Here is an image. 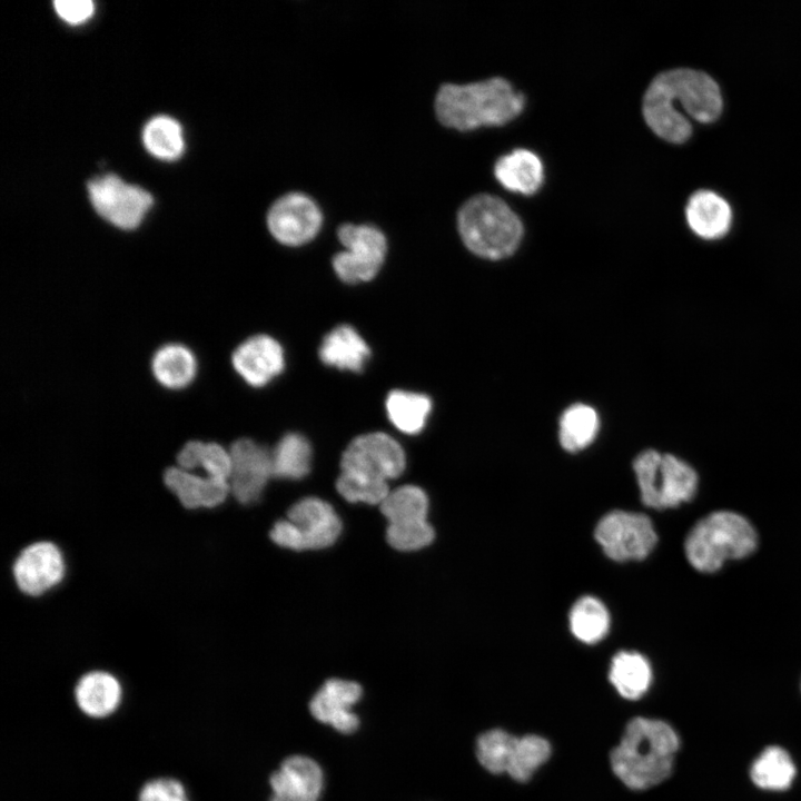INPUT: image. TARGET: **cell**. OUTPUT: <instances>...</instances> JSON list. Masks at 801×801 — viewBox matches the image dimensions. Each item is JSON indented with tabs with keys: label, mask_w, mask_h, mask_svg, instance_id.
Segmentation results:
<instances>
[{
	"label": "cell",
	"mask_w": 801,
	"mask_h": 801,
	"mask_svg": "<svg viewBox=\"0 0 801 801\" xmlns=\"http://www.w3.org/2000/svg\"><path fill=\"white\" fill-rule=\"evenodd\" d=\"M722 105L720 88L709 75L680 68L652 80L643 97L642 111L655 135L681 144L691 136L692 126L680 108L699 122H712L721 115Z\"/></svg>",
	"instance_id": "6da1fadb"
},
{
	"label": "cell",
	"mask_w": 801,
	"mask_h": 801,
	"mask_svg": "<svg viewBox=\"0 0 801 801\" xmlns=\"http://www.w3.org/2000/svg\"><path fill=\"white\" fill-rule=\"evenodd\" d=\"M679 748V735L669 723L633 718L611 751V768L629 789L646 790L670 777Z\"/></svg>",
	"instance_id": "7a4b0ae2"
},
{
	"label": "cell",
	"mask_w": 801,
	"mask_h": 801,
	"mask_svg": "<svg viewBox=\"0 0 801 801\" xmlns=\"http://www.w3.org/2000/svg\"><path fill=\"white\" fill-rule=\"evenodd\" d=\"M525 98L500 77L457 85L443 83L435 98L438 120L446 127L471 130L482 126H502L523 110Z\"/></svg>",
	"instance_id": "3957f363"
},
{
	"label": "cell",
	"mask_w": 801,
	"mask_h": 801,
	"mask_svg": "<svg viewBox=\"0 0 801 801\" xmlns=\"http://www.w3.org/2000/svg\"><path fill=\"white\" fill-rule=\"evenodd\" d=\"M457 227L465 246L488 259L512 255L523 236L518 216L502 199L486 194L463 204L457 214Z\"/></svg>",
	"instance_id": "277c9868"
},
{
	"label": "cell",
	"mask_w": 801,
	"mask_h": 801,
	"mask_svg": "<svg viewBox=\"0 0 801 801\" xmlns=\"http://www.w3.org/2000/svg\"><path fill=\"white\" fill-rule=\"evenodd\" d=\"M756 543V533L745 517L730 511H718L694 524L685 538L684 551L695 570L712 573L728 560L750 555Z\"/></svg>",
	"instance_id": "5b68a950"
},
{
	"label": "cell",
	"mask_w": 801,
	"mask_h": 801,
	"mask_svg": "<svg viewBox=\"0 0 801 801\" xmlns=\"http://www.w3.org/2000/svg\"><path fill=\"white\" fill-rule=\"evenodd\" d=\"M633 469L641 500L651 508L676 507L692 500L698 490L695 469L673 454L646 449L635 457Z\"/></svg>",
	"instance_id": "8992f818"
},
{
	"label": "cell",
	"mask_w": 801,
	"mask_h": 801,
	"mask_svg": "<svg viewBox=\"0 0 801 801\" xmlns=\"http://www.w3.org/2000/svg\"><path fill=\"white\" fill-rule=\"evenodd\" d=\"M337 236L345 250L333 257V268L346 284L373 279L379 271L387 251L383 231L370 224H342Z\"/></svg>",
	"instance_id": "52a82bcc"
},
{
	"label": "cell",
	"mask_w": 801,
	"mask_h": 801,
	"mask_svg": "<svg viewBox=\"0 0 801 801\" xmlns=\"http://www.w3.org/2000/svg\"><path fill=\"white\" fill-rule=\"evenodd\" d=\"M595 540L613 561H640L654 548L657 535L652 521L642 513L612 511L597 523Z\"/></svg>",
	"instance_id": "ba28073f"
},
{
	"label": "cell",
	"mask_w": 801,
	"mask_h": 801,
	"mask_svg": "<svg viewBox=\"0 0 801 801\" xmlns=\"http://www.w3.org/2000/svg\"><path fill=\"white\" fill-rule=\"evenodd\" d=\"M88 191L95 210L120 229L138 227L152 205L148 191L112 174L90 180Z\"/></svg>",
	"instance_id": "9c48e42d"
},
{
	"label": "cell",
	"mask_w": 801,
	"mask_h": 801,
	"mask_svg": "<svg viewBox=\"0 0 801 801\" xmlns=\"http://www.w3.org/2000/svg\"><path fill=\"white\" fill-rule=\"evenodd\" d=\"M17 589L39 597L60 585L67 574L65 554L52 541L39 540L22 547L11 566Z\"/></svg>",
	"instance_id": "30bf717a"
},
{
	"label": "cell",
	"mask_w": 801,
	"mask_h": 801,
	"mask_svg": "<svg viewBox=\"0 0 801 801\" xmlns=\"http://www.w3.org/2000/svg\"><path fill=\"white\" fill-rule=\"evenodd\" d=\"M405 466L406 456L400 444L382 432L354 438L340 459L342 471L357 472L384 481L402 475Z\"/></svg>",
	"instance_id": "8fae6325"
},
{
	"label": "cell",
	"mask_w": 801,
	"mask_h": 801,
	"mask_svg": "<svg viewBox=\"0 0 801 801\" xmlns=\"http://www.w3.org/2000/svg\"><path fill=\"white\" fill-rule=\"evenodd\" d=\"M323 221L318 205L306 194L290 191L278 197L267 214L273 237L287 246H300L312 240Z\"/></svg>",
	"instance_id": "7c38bea8"
},
{
	"label": "cell",
	"mask_w": 801,
	"mask_h": 801,
	"mask_svg": "<svg viewBox=\"0 0 801 801\" xmlns=\"http://www.w3.org/2000/svg\"><path fill=\"white\" fill-rule=\"evenodd\" d=\"M231 495L244 505L257 502L273 476L270 452L250 438H239L229 447Z\"/></svg>",
	"instance_id": "4fadbf2b"
},
{
	"label": "cell",
	"mask_w": 801,
	"mask_h": 801,
	"mask_svg": "<svg viewBox=\"0 0 801 801\" xmlns=\"http://www.w3.org/2000/svg\"><path fill=\"white\" fill-rule=\"evenodd\" d=\"M294 532V550H319L333 545L342 532V522L333 506L317 497L296 502L287 513Z\"/></svg>",
	"instance_id": "5bb4252c"
},
{
	"label": "cell",
	"mask_w": 801,
	"mask_h": 801,
	"mask_svg": "<svg viewBox=\"0 0 801 801\" xmlns=\"http://www.w3.org/2000/svg\"><path fill=\"white\" fill-rule=\"evenodd\" d=\"M162 483L187 511L216 508L231 494L229 481L185 471L177 465L164 471Z\"/></svg>",
	"instance_id": "9a60e30c"
},
{
	"label": "cell",
	"mask_w": 801,
	"mask_h": 801,
	"mask_svg": "<svg viewBox=\"0 0 801 801\" xmlns=\"http://www.w3.org/2000/svg\"><path fill=\"white\" fill-rule=\"evenodd\" d=\"M237 374L250 386L261 387L278 376L285 367L281 345L260 334L244 340L231 355Z\"/></svg>",
	"instance_id": "2e32d148"
},
{
	"label": "cell",
	"mask_w": 801,
	"mask_h": 801,
	"mask_svg": "<svg viewBox=\"0 0 801 801\" xmlns=\"http://www.w3.org/2000/svg\"><path fill=\"white\" fill-rule=\"evenodd\" d=\"M358 683L340 679L327 680L315 693L309 703L312 715L319 722L348 734L359 725L358 716L352 706L362 696Z\"/></svg>",
	"instance_id": "e0dca14e"
},
{
	"label": "cell",
	"mask_w": 801,
	"mask_h": 801,
	"mask_svg": "<svg viewBox=\"0 0 801 801\" xmlns=\"http://www.w3.org/2000/svg\"><path fill=\"white\" fill-rule=\"evenodd\" d=\"M270 801H317L323 789V772L310 758L291 755L269 778Z\"/></svg>",
	"instance_id": "ac0fdd59"
},
{
	"label": "cell",
	"mask_w": 801,
	"mask_h": 801,
	"mask_svg": "<svg viewBox=\"0 0 801 801\" xmlns=\"http://www.w3.org/2000/svg\"><path fill=\"white\" fill-rule=\"evenodd\" d=\"M75 700L82 713L102 719L113 713L122 699L120 681L105 670L82 674L75 686Z\"/></svg>",
	"instance_id": "d6986e66"
},
{
	"label": "cell",
	"mask_w": 801,
	"mask_h": 801,
	"mask_svg": "<svg viewBox=\"0 0 801 801\" xmlns=\"http://www.w3.org/2000/svg\"><path fill=\"white\" fill-rule=\"evenodd\" d=\"M685 218L690 229L704 240H718L724 237L732 224L730 205L711 190L694 192L685 207Z\"/></svg>",
	"instance_id": "ffe728a7"
},
{
	"label": "cell",
	"mask_w": 801,
	"mask_h": 801,
	"mask_svg": "<svg viewBox=\"0 0 801 801\" xmlns=\"http://www.w3.org/2000/svg\"><path fill=\"white\" fill-rule=\"evenodd\" d=\"M318 355L327 366L359 373L370 357V349L354 327L339 325L323 338Z\"/></svg>",
	"instance_id": "44dd1931"
},
{
	"label": "cell",
	"mask_w": 801,
	"mask_h": 801,
	"mask_svg": "<svg viewBox=\"0 0 801 801\" xmlns=\"http://www.w3.org/2000/svg\"><path fill=\"white\" fill-rule=\"evenodd\" d=\"M494 174L504 188L523 195L535 194L544 179L541 159L526 149H516L498 158Z\"/></svg>",
	"instance_id": "7402d4cb"
},
{
	"label": "cell",
	"mask_w": 801,
	"mask_h": 801,
	"mask_svg": "<svg viewBox=\"0 0 801 801\" xmlns=\"http://www.w3.org/2000/svg\"><path fill=\"white\" fill-rule=\"evenodd\" d=\"M197 359L186 345L170 343L159 347L151 358V373L165 388L187 387L196 377Z\"/></svg>",
	"instance_id": "603a6c76"
},
{
	"label": "cell",
	"mask_w": 801,
	"mask_h": 801,
	"mask_svg": "<svg viewBox=\"0 0 801 801\" xmlns=\"http://www.w3.org/2000/svg\"><path fill=\"white\" fill-rule=\"evenodd\" d=\"M177 466L189 472L201 469L204 475L229 481L231 456L229 449L216 442L188 441L176 455Z\"/></svg>",
	"instance_id": "cb8c5ba5"
},
{
	"label": "cell",
	"mask_w": 801,
	"mask_h": 801,
	"mask_svg": "<svg viewBox=\"0 0 801 801\" xmlns=\"http://www.w3.org/2000/svg\"><path fill=\"white\" fill-rule=\"evenodd\" d=\"M609 679L621 696L637 700L651 685V664L637 652L621 651L612 659Z\"/></svg>",
	"instance_id": "d4e9b609"
},
{
	"label": "cell",
	"mask_w": 801,
	"mask_h": 801,
	"mask_svg": "<svg viewBox=\"0 0 801 801\" xmlns=\"http://www.w3.org/2000/svg\"><path fill=\"white\" fill-rule=\"evenodd\" d=\"M797 774L790 754L781 746L765 748L750 768L752 782L763 790L783 791L791 787Z\"/></svg>",
	"instance_id": "484cf974"
},
{
	"label": "cell",
	"mask_w": 801,
	"mask_h": 801,
	"mask_svg": "<svg viewBox=\"0 0 801 801\" xmlns=\"http://www.w3.org/2000/svg\"><path fill=\"white\" fill-rule=\"evenodd\" d=\"M385 406L390 423L398 431L416 435L426 425L432 400L425 394L395 389L388 394Z\"/></svg>",
	"instance_id": "4316f807"
},
{
	"label": "cell",
	"mask_w": 801,
	"mask_h": 801,
	"mask_svg": "<svg viewBox=\"0 0 801 801\" xmlns=\"http://www.w3.org/2000/svg\"><path fill=\"white\" fill-rule=\"evenodd\" d=\"M270 456L275 477L299 479L310 471L312 446L301 434H285L270 452Z\"/></svg>",
	"instance_id": "83f0119b"
},
{
	"label": "cell",
	"mask_w": 801,
	"mask_h": 801,
	"mask_svg": "<svg viewBox=\"0 0 801 801\" xmlns=\"http://www.w3.org/2000/svg\"><path fill=\"white\" fill-rule=\"evenodd\" d=\"M570 629L580 641L593 644L602 639L610 629V613L596 597L585 595L578 599L570 611Z\"/></svg>",
	"instance_id": "f1b7e54d"
},
{
	"label": "cell",
	"mask_w": 801,
	"mask_h": 801,
	"mask_svg": "<svg viewBox=\"0 0 801 801\" xmlns=\"http://www.w3.org/2000/svg\"><path fill=\"white\" fill-rule=\"evenodd\" d=\"M599 431L596 412L584 404L568 407L560 419V442L564 449L577 452L589 446Z\"/></svg>",
	"instance_id": "f546056e"
},
{
	"label": "cell",
	"mask_w": 801,
	"mask_h": 801,
	"mask_svg": "<svg viewBox=\"0 0 801 801\" xmlns=\"http://www.w3.org/2000/svg\"><path fill=\"white\" fill-rule=\"evenodd\" d=\"M142 142L149 154L162 160H175L185 149L179 122L164 115L156 116L146 123Z\"/></svg>",
	"instance_id": "4dcf8cb0"
},
{
	"label": "cell",
	"mask_w": 801,
	"mask_h": 801,
	"mask_svg": "<svg viewBox=\"0 0 801 801\" xmlns=\"http://www.w3.org/2000/svg\"><path fill=\"white\" fill-rule=\"evenodd\" d=\"M380 512L389 524L426 520L428 498L421 487L404 485L388 493Z\"/></svg>",
	"instance_id": "1f68e13d"
},
{
	"label": "cell",
	"mask_w": 801,
	"mask_h": 801,
	"mask_svg": "<svg viewBox=\"0 0 801 801\" xmlns=\"http://www.w3.org/2000/svg\"><path fill=\"white\" fill-rule=\"evenodd\" d=\"M551 755L546 739L536 734L517 738L507 774L518 782L527 781Z\"/></svg>",
	"instance_id": "d6a6232c"
},
{
	"label": "cell",
	"mask_w": 801,
	"mask_h": 801,
	"mask_svg": "<svg viewBox=\"0 0 801 801\" xmlns=\"http://www.w3.org/2000/svg\"><path fill=\"white\" fill-rule=\"evenodd\" d=\"M517 736L502 729L482 733L476 741V756L488 772L506 773Z\"/></svg>",
	"instance_id": "836d02e7"
},
{
	"label": "cell",
	"mask_w": 801,
	"mask_h": 801,
	"mask_svg": "<svg viewBox=\"0 0 801 801\" xmlns=\"http://www.w3.org/2000/svg\"><path fill=\"white\" fill-rule=\"evenodd\" d=\"M336 487L338 493L352 503L380 505L389 493L387 481L350 471H342Z\"/></svg>",
	"instance_id": "e575fe53"
},
{
	"label": "cell",
	"mask_w": 801,
	"mask_h": 801,
	"mask_svg": "<svg viewBox=\"0 0 801 801\" xmlns=\"http://www.w3.org/2000/svg\"><path fill=\"white\" fill-rule=\"evenodd\" d=\"M435 532L427 520L388 524L386 540L398 551H416L431 544Z\"/></svg>",
	"instance_id": "d590c367"
},
{
	"label": "cell",
	"mask_w": 801,
	"mask_h": 801,
	"mask_svg": "<svg viewBox=\"0 0 801 801\" xmlns=\"http://www.w3.org/2000/svg\"><path fill=\"white\" fill-rule=\"evenodd\" d=\"M138 801H189L181 782L172 778H158L141 788Z\"/></svg>",
	"instance_id": "8d00e7d4"
},
{
	"label": "cell",
	"mask_w": 801,
	"mask_h": 801,
	"mask_svg": "<svg viewBox=\"0 0 801 801\" xmlns=\"http://www.w3.org/2000/svg\"><path fill=\"white\" fill-rule=\"evenodd\" d=\"M58 16L70 24L87 21L93 13V2L90 0H57L53 2Z\"/></svg>",
	"instance_id": "74e56055"
}]
</instances>
